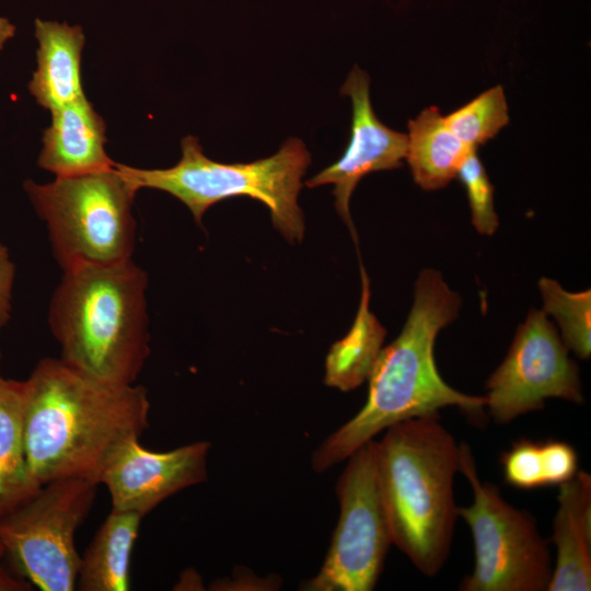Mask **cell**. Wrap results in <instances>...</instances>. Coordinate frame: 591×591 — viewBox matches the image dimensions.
I'll list each match as a JSON object with an SVG mask.
<instances>
[{"instance_id": "23", "label": "cell", "mask_w": 591, "mask_h": 591, "mask_svg": "<svg viewBox=\"0 0 591 591\" xmlns=\"http://www.w3.org/2000/svg\"><path fill=\"white\" fill-rule=\"evenodd\" d=\"M456 177L466 190L474 228L479 234L493 235L499 225L494 207V186L476 150L464 159Z\"/></svg>"}, {"instance_id": "15", "label": "cell", "mask_w": 591, "mask_h": 591, "mask_svg": "<svg viewBox=\"0 0 591 591\" xmlns=\"http://www.w3.org/2000/svg\"><path fill=\"white\" fill-rule=\"evenodd\" d=\"M37 68L28 83L37 104L50 112L84 95L81 81L83 30L55 21L35 20Z\"/></svg>"}, {"instance_id": "7", "label": "cell", "mask_w": 591, "mask_h": 591, "mask_svg": "<svg viewBox=\"0 0 591 591\" xmlns=\"http://www.w3.org/2000/svg\"><path fill=\"white\" fill-rule=\"evenodd\" d=\"M459 447V472L471 485L473 501L457 507V514L471 529L475 555L473 571L459 590L547 591L554 567L534 517L482 482L471 448L464 442Z\"/></svg>"}, {"instance_id": "24", "label": "cell", "mask_w": 591, "mask_h": 591, "mask_svg": "<svg viewBox=\"0 0 591 591\" xmlns=\"http://www.w3.org/2000/svg\"><path fill=\"white\" fill-rule=\"evenodd\" d=\"M14 279L15 265L7 246L0 243V332L11 317Z\"/></svg>"}, {"instance_id": "28", "label": "cell", "mask_w": 591, "mask_h": 591, "mask_svg": "<svg viewBox=\"0 0 591 591\" xmlns=\"http://www.w3.org/2000/svg\"><path fill=\"white\" fill-rule=\"evenodd\" d=\"M0 361H1V352H0ZM1 375V374H0Z\"/></svg>"}, {"instance_id": "18", "label": "cell", "mask_w": 591, "mask_h": 591, "mask_svg": "<svg viewBox=\"0 0 591 591\" xmlns=\"http://www.w3.org/2000/svg\"><path fill=\"white\" fill-rule=\"evenodd\" d=\"M23 401V381L0 375V518L42 488L27 467Z\"/></svg>"}, {"instance_id": "5", "label": "cell", "mask_w": 591, "mask_h": 591, "mask_svg": "<svg viewBox=\"0 0 591 591\" xmlns=\"http://www.w3.org/2000/svg\"><path fill=\"white\" fill-rule=\"evenodd\" d=\"M182 157L169 169H139L115 162L118 172L137 189L166 192L181 200L197 223L212 205L237 196L263 202L274 227L290 243H300L305 225L298 205L310 152L298 138H289L273 155L250 163H221L205 155L194 136L181 141Z\"/></svg>"}, {"instance_id": "11", "label": "cell", "mask_w": 591, "mask_h": 591, "mask_svg": "<svg viewBox=\"0 0 591 591\" xmlns=\"http://www.w3.org/2000/svg\"><path fill=\"white\" fill-rule=\"evenodd\" d=\"M370 80L357 66L341 86V94L349 96L352 105L351 129L343 155L305 182L313 188L333 184L335 207L356 239L349 211L352 192L360 179L372 172L402 166L406 157L407 135L395 131L379 120L370 101Z\"/></svg>"}, {"instance_id": "20", "label": "cell", "mask_w": 591, "mask_h": 591, "mask_svg": "<svg viewBox=\"0 0 591 591\" xmlns=\"http://www.w3.org/2000/svg\"><path fill=\"white\" fill-rule=\"evenodd\" d=\"M575 448L561 440L520 439L500 456L503 478L512 487L530 490L559 486L578 473Z\"/></svg>"}, {"instance_id": "2", "label": "cell", "mask_w": 591, "mask_h": 591, "mask_svg": "<svg viewBox=\"0 0 591 591\" xmlns=\"http://www.w3.org/2000/svg\"><path fill=\"white\" fill-rule=\"evenodd\" d=\"M461 308L460 296L432 268L420 271L414 302L397 338L380 355L369 375L362 408L327 437L313 452L312 468L323 473L402 420L457 407L480 418L486 397L450 386L440 375L433 355L439 332L452 323Z\"/></svg>"}, {"instance_id": "1", "label": "cell", "mask_w": 591, "mask_h": 591, "mask_svg": "<svg viewBox=\"0 0 591 591\" xmlns=\"http://www.w3.org/2000/svg\"><path fill=\"white\" fill-rule=\"evenodd\" d=\"M28 471L43 486L60 478L101 484L123 445L148 428L141 385L101 381L61 358H44L23 381Z\"/></svg>"}, {"instance_id": "10", "label": "cell", "mask_w": 591, "mask_h": 591, "mask_svg": "<svg viewBox=\"0 0 591 591\" xmlns=\"http://www.w3.org/2000/svg\"><path fill=\"white\" fill-rule=\"evenodd\" d=\"M486 389V407L497 424L542 409L547 398L583 402L578 366L547 314L535 309L519 325Z\"/></svg>"}, {"instance_id": "9", "label": "cell", "mask_w": 591, "mask_h": 591, "mask_svg": "<svg viewBox=\"0 0 591 591\" xmlns=\"http://www.w3.org/2000/svg\"><path fill=\"white\" fill-rule=\"evenodd\" d=\"M372 439L348 460L336 484L339 518L320 571L301 584L305 591L373 590L392 531L382 497Z\"/></svg>"}, {"instance_id": "6", "label": "cell", "mask_w": 591, "mask_h": 591, "mask_svg": "<svg viewBox=\"0 0 591 591\" xmlns=\"http://www.w3.org/2000/svg\"><path fill=\"white\" fill-rule=\"evenodd\" d=\"M24 189L46 223L53 254L62 270L80 264L131 258L137 224L131 207L138 192L115 167Z\"/></svg>"}, {"instance_id": "12", "label": "cell", "mask_w": 591, "mask_h": 591, "mask_svg": "<svg viewBox=\"0 0 591 591\" xmlns=\"http://www.w3.org/2000/svg\"><path fill=\"white\" fill-rule=\"evenodd\" d=\"M138 439L123 445L102 476L101 484L108 489L112 509L144 517L170 496L207 478L209 442L152 452Z\"/></svg>"}, {"instance_id": "21", "label": "cell", "mask_w": 591, "mask_h": 591, "mask_svg": "<svg viewBox=\"0 0 591 591\" xmlns=\"http://www.w3.org/2000/svg\"><path fill=\"white\" fill-rule=\"evenodd\" d=\"M538 288L543 311L557 321L561 340L568 350L582 360L591 355V290L569 292L557 281L542 277Z\"/></svg>"}, {"instance_id": "25", "label": "cell", "mask_w": 591, "mask_h": 591, "mask_svg": "<svg viewBox=\"0 0 591 591\" xmlns=\"http://www.w3.org/2000/svg\"><path fill=\"white\" fill-rule=\"evenodd\" d=\"M31 584L26 580L13 578L4 568L0 565V590L4 591H23L30 590Z\"/></svg>"}, {"instance_id": "22", "label": "cell", "mask_w": 591, "mask_h": 591, "mask_svg": "<svg viewBox=\"0 0 591 591\" xmlns=\"http://www.w3.org/2000/svg\"><path fill=\"white\" fill-rule=\"evenodd\" d=\"M444 120L451 131L471 149L484 144L509 124L502 86L495 85L486 90L444 116Z\"/></svg>"}, {"instance_id": "16", "label": "cell", "mask_w": 591, "mask_h": 591, "mask_svg": "<svg viewBox=\"0 0 591 591\" xmlns=\"http://www.w3.org/2000/svg\"><path fill=\"white\" fill-rule=\"evenodd\" d=\"M142 518L137 512L112 509L80 559L78 590H129L130 557Z\"/></svg>"}, {"instance_id": "27", "label": "cell", "mask_w": 591, "mask_h": 591, "mask_svg": "<svg viewBox=\"0 0 591 591\" xmlns=\"http://www.w3.org/2000/svg\"><path fill=\"white\" fill-rule=\"evenodd\" d=\"M4 555H5L4 548H3V546H2V544H1V542H0V560L2 559V557H3Z\"/></svg>"}, {"instance_id": "17", "label": "cell", "mask_w": 591, "mask_h": 591, "mask_svg": "<svg viewBox=\"0 0 591 591\" xmlns=\"http://www.w3.org/2000/svg\"><path fill=\"white\" fill-rule=\"evenodd\" d=\"M408 162L415 183L425 190L447 186L472 150L448 127L437 106H430L408 120Z\"/></svg>"}, {"instance_id": "13", "label": "cell", "mask_w": 591, "mask_h": 591, "mask_svg": "<svg viewBox=\"0 0 591 591\" xmlns=\"http://www.w3.org/2000/svg\"><path fill=\"white\" fill-rule=\"evenodd\" d=\"M106 126L85 95L51 111L44 130L38 166L57 177L109 170L115 162L105 151Z\"/></svg>"}, {"instance_id": "3", "label": "cell", "mask_w": 591, "mask_h": 591, "mask_svg": "<svg viewBox=\"0 0 591 591\" xmlns=\"http://www.w3.org/2000/svg\"><path fill=\"white\" fill-rule=\"evenodd\" d=\"M62 271L48 308L60 358L94 379L135 383L150 354L146 271L132 258Z\"/></svg>"}, {"instance_id": "26", "label": "cell", "mask_w": 591, "mask_h": 591, "mask_svg": "<svg viewBox=\"0 0 591 591\" xmlns=\"http://www.w3.org/2000/svg\"><path fill=\"white\" fill-rule=\"evenodd\" d=\"M15 26L5 18L0 16V51L4 45L15 35Z\"/></svg>"}, {"instance_id": "8", "label": "cell", "mask_w": 591, "mask_h": 591, "mask_svg": "<svg viewBox=\"0 0 591 591\" xmlns=\"http://www.w3.org/2000/svg\"><path fill=\"white\" fill-rule=\"evenodd\" d=\"M96 486L60 478L0 518V542L16 571L43 591H72L80 555L76 532L88 515Z\"/></svg>"}, {"instance_id": "19", "label": "cell", "mask_w": 591, "mask_h": 591, "mask_svg": "<svg viewBox=\"0 0 591 591\" xmlns=\"http://www.w3.org/2000/svg\"><path fill=\"white\" fill-rule=\"evenodd\" d=\"M361 278V300L354 324L347 335L332 346L326 358L325 383L344 392L356 389L369 378L386 334L369 309V279L362 266Z\"/></svg>"}, {"instance_id": "4", "label": "cell", "mask_w": 591, "mask_h": 591, "mask_svg": "<svg viewBox=\"0 0 591 591\" xmlns=\"http://www.w3.org/2000/svg\"><path fill=\"white\" fill-rule=\"evenodd\" d=\"M384 431L375 457L393 544L419 572L433 577L448 559L459 517L453 482L460 447L438 413Z\"/></svg>"}, {"instance_id": "14", "label": "cell", "mask_w": 591, "mask_h": 591, "mask_svg": "<svg viewBox=\"0 0 591 591\" xmlns=\"http://www.w3.org/2000/svg\"><path fill=\"white\" fill-rule=\"evenodd\" d=\"M552 541L556 561L547 591L591 590V475L559 485Z\"/></svg>"}]
</instances>
